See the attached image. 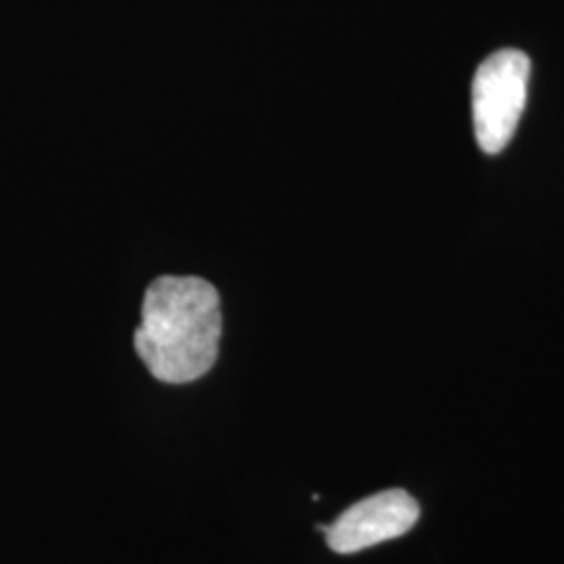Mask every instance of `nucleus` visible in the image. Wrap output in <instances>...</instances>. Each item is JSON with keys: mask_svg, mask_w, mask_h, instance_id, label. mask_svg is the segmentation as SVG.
Segmentation results:
<instances>
[{"mask_svg": "<svg viewBox=\"0 0 564 564\" xmlns=\"http://www.w3.org/2000/svg\"><path fill=\"white\" fill-rule=\"evenodd\" d=\"M223 307L214 284L162 276L144 293L134 347L149 372L167 384L193 383L218 360Z\"/></svg>", "mask_w": 564, "mask_h": 564, "instance_id": "1", "label": "nucleus"}, {"mask_svg": "<svg viewBox=\"0 0 564 564\" xmlns=\"http://www.w3.org/2000/svg\"><path fill=\"white\" fill-rule=\"evenodd\" d=\"M421 517L416 500L403 489H387L347 508L326 524V542L337 554H356L366 547L405 535Z\"/></svg>", "mask_w": 564, "mask_h": 564, "instance_id": "3", "label": "nucleus"}, {"mask_svg": "<svg viewBox=\"0 0 564 564\" xmlns=\"http://www.w3.org/2000/svg\"><path fill=\"white\" fill-rule=\"evenodd\" d=\"M531 61L505 48L479 65L473 80V121L475 137L487 155L505 149L517 132L527 102Z\"/></svg>", "mask_w": 564, "mask_h": 564, "instance_id": "2", "label": "nucleus"}]
</instances>
